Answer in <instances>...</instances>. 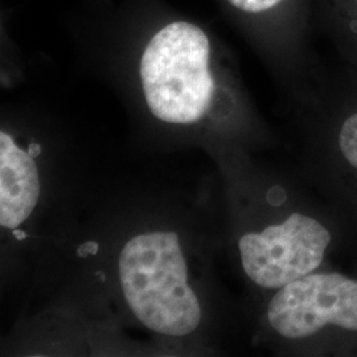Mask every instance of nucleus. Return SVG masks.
<instances>
[{
	"label": "nucleus",
	"instance_id": "obj_6",
	"mask_svg": "<svg viewBox=\"0 0 357 357\" xmlns=\"http://www.w3.org/2000/svg\"><path fill=\"white\" fill-rule=\"evenodd\" d=\"M280 61L295 91L318 75L321 63L307 48L310 0H225Z\"/></svg>",
	"mask_w": 357,
	"mask_h": 357
},
{
	"label": "nucleus",
	"instance_id": "obj_1",
	"mask_svg": "<svg viewBox=\"0 0 357 357\" xmlns=\"http://www.w3.org/2000/svg\"><path fill=\"white\" fill-rule=\"evenodd\" d=\"M248 183L243 229L237 253L243 275L271 293L327 265L340 255L355 262L354 243L343 222L311 187L255 174Z\"/></svg>",
	"mask_w": 357,
	"mask_h": 357
},
{
	"label": "nucleus",
	"instance_id": "obj_8",
	"mask_svg": "<svg viewBox=\"0 0 357 357\" xmlns=\"http://www.w3.org/2000/svg\"><path fill=\"white\" fill-rule=\"evenodd\" d=\"M318 17L340 61L357 68V0H319Z\"/></svg>",
	"mask_w": 357,
	"mask_h": 357
},
{
	"label": "nucleus",
	"instance_id": "obj_7",
	"mask_svg": "<svg viewBox=\"0 0 357 357\" xmlns=\"http://www.w3.org/2000/svg\"><path fill=\"white\" fill-rule=\"evenodd\" d=\"M40 196L38 166L10 134L0 132V224L15 229L36 208Z\"/></svg>",
	"mask_w": 357,
	"mask_h": 357
},
{
	"label": "nucleus",
	"instance_id": "obj_2",
	"mask_svg": "<svg viewBox=\"0 0 357 357\" xmlns=\"http://www.w3.org/2000/svg\"><path fill=\"white\" fill-rule=\"evenodd\" d=\"M295 98L306 183L343 222L357 264V68L323 64Z\"/></svg>",
	"mask_w": 357,
	"mask_h": 357
},
{
	"label": "nucleus",
	"instance_id": "obj_5",
	"mask_svg": "<svg viewBox=\"0 0 357 357\" xmlns=\"http://www.w3.org/2000/svg\"><path fill=\"white\" fill-rule=\"evenodd\" d=\"M119 281L130 310L149 330L185 336L199 327L202 307L187 280V264L174 231L128 240L119 255Z\"/></svg>",
	"mask_w": 357,
	"mask_h": 357
},
{
	"label": "nucleus",
	"instance_id": "obj_4",
	"mask_svg": "<svg viewBox=\"0 0 357 357\" xmlns=\"http://www.w3.org/2000/svg\"><path fill=\"white\" fill-rule=\"evenodd\" d=\"M212 59V41L200 26L178 20L156 31L139 63L142 89L153 116L172 125L203 119L220 91Z\"/></svg>",
	"mask_w": 357,
	"mask_h": 357
},
{
	"label": "nucleus",
	"instance_id": "obj_3",
	"mask_svg": "<svg viewBox=\"0 0 357 357\" xmlns=\"http://www.w3.org/2000/svg\"><path fill=\"white\" fill-rule=\"evenodd\" d=\"M266 336L307 356L357 357V268L335 264L270 293Z\"/></svg>",
	"mask_w": 357,
	"mask_h": 357
}]
</instances>
